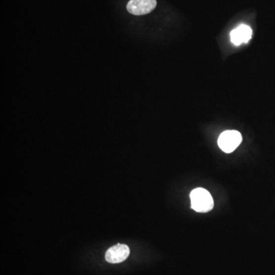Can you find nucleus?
I'll use <instances>...</instances> for the list:
<instances>
[{
  "label": "nucleus",
  "mask_w": 275,
  "mask_h": 275,
  "mask_svg": "<svg viewBox=\"0 0 275 275\" xmlns=\"http://www.w3.org/2000/svg\"><path fill=\"white\" fill-rule=\"evenodd\" d=\"M252 30L246 25H241L236 29H233L230 33V39L235 45H240L247 43L252 38Z\"/></svg>",
  "instance_id": "39448f33"
},
{
  "label": "nucleus",
  "mask_w": 275,
  "mask_h": 275,
  "mask_svg": "<svg viewBox=\"0 0 275 275\" xmlns=\"http://www.w3.org/2000/svg\"><path fill=\"white\" fill-rule=\"evenodd\" d=\"M129 253H130V250L126 245L118 244L107 250L105 258L109 263H120L127 259Z\"/></svg>",
  "instance_id": "20e7f679"
},
{
  "label": "nucleus",
  "mask_w": 275,
  "mask_h": 275,
  "mask_svg": "<svg viewBox=\"0 0 275 275\" xmlns=\"http://www.w3.org/2000/svg\"><path fill=\"white\" fill-rule=\"evenodd\" d=\"M242 141L241 133L238 131L227 130L223 132L218 139V145L225 153H232L239 146Z\"/></svg>",
  "instance_id": "f03ea898"
},
{
  "label": "nucleus",
  "mask_w": 275,
  "mask_h": 275,
  "mask_svg": "<svg viewBox=\"0 0 275 275\" xmlns=\"http://www.w3.org/2000/svg\"><path fill=\"white\" fill-rule=\"evenodd\" d=\"M156 0H130L127 4V10L132 15H146L156 9Z\"/></svg>",
  "instance_id": "7ed1b4c3"
},
{
  "label": "nucleus",
  "mask_w": 275,
  "mask_h": 275,
  "mask_svg": "<svg viewBox=\"0 0 275 275\" xmlns=\"http://www.w3.org/2000/svg\"><path fill=\"white\" fill-rule=\"evenodd\" d=\"M191 208L198 213L211 211L214 206L213 196L203 188H196L191 193Z\"/></svg>",
  "instance_id": "f257e3e1"
}]
</instances>
